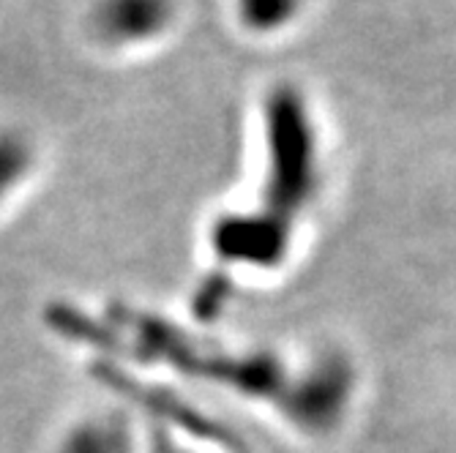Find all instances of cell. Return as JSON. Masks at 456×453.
<instances>
[{
    "instance_id": "6da1fadb",
    "label": "cell",
    "mask_w": 456,
    "mask_h": 453,
    "mask_svg": "<svg viewBox=\"0 0 456 453\" xmlns=\"http://www.w3.org/2000/svg\"><path fill=\"white\" fill-rule=\"evenodd\" d=\"M265 194L263 211L296 224L317 191V134L304 96L281 85L271 91L265 109Z\"/></svg>"
},
{
    "instance_id": "7a4b0ae2",
    "label": "cell",
    "mask_w": 456,
    "mask_h": 453,
    "mask_svg": "<svg viewBox=\"0 0 456 453\" xmlns=\"http://www.w3.org/2000/svg\"><path fill=\"white\" fill-rule=\"evenodd\" d=\"M175 20V0H88L82 28L99 50L137 53L159 44Z\"/></svg>"
},
{
    "instance_id": "3957f363",
    "label": "cell",
    "mask_w": 456,
    "mask_h": 453,
    "mask_svg": "<svg viewBox=\"0 0 456 453\" xmlns=\"http://www.w3.org/2000/svg\"><path fill=\"white\" fill-rule=\"evenodd\" d=\"M353 372L339 355L317 360L306 375L284 385V409L289 421L306 432H328L350 404Z\"/></svg>"
},
{
    "instance_id": "277c9868",
    "label": "cell",
    "mask_w": 456,
    "mask_h": 453,
    "mask_svg": "<svg viewBox=\"0 0 456 453\" xmlns=\"http://www.w3.org/2000/svg\"><path fill=\"white\" fill-rule=\"evenodd\" d=\"M293 230L296 224L260 208L219 222L214 243L227 263H243L260 271H271L287 260L289 246H293Z\"/></svg>"
},
{
    "instance_id": "5b68a950",
    "label": "cell",
    "mask_w": 456,
    "mask_h": 453,
    "mask_svg": "<svg viewBox=\"0 0 456 453\" xmlns=\"http://www.w3.org/2000/svg\"><path fill=\"white\" fill-rule=\"evenodd\" d=\"M132 426L115 409H88L74 416L53 440L50 453H132Z\"/></svg>"
},
{
    "instance_id": "8992f818",
    "label": "cell",
    "mask_w": 456,
    "mask_h": 453,
    "mask_svg": "<svg viewBox=\"0 0 456 453\" xmlns=\"http://www.w3.org/2000/svg\"><path fill=\"white\" fill-rule=\"evenodd\" d=\"M41 150L22 126H0V216L20 199L38 173Z\"/></svg>"
},
{
    "instance_id": "52a82bcc",
    "label": "cell",
    "mask_w": 456,
    "mask_h": 453,
    "mask_svg": "<svg viewBox=\"0 0 456 453\" xmlns=\"http://www.w3.org/2000/svg\"><path fill=\"white\" fill-rule=\"evenodd\" d=\"M304 0H232L235 17L248 33L284 30L301 14Z\"/></svg>"
}]
</instances>
